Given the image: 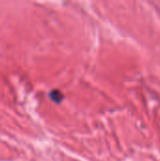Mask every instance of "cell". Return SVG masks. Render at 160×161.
Masks as SVG:
<instances>
[{
  "instance_id": "1",
  "label": "cell",
  "mask_w": 160,
  "mask_h": 161,
  "mask_svg": "<svg viewBox=\"0 0 160 161\" xmlns=\"http://www.w3.org/2000/svg\"><path fill=\"white\" fill-rule=\"evenodd\" d=\"M50 97L53 101H55L57 103H58L62 100V94L57 90H54L50 92Z\"/></svg>"
}]
</instances>
